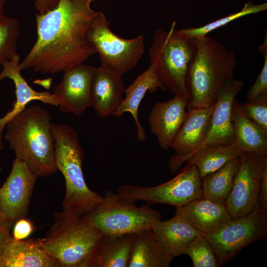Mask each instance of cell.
I'll list each match as a JSON object with an SVG mask.
<instances>
[{
    "mask_svg": "<svg viewBox=\"0 0 267 267\" xmlns=\"http://www.w3.org/2000/svg\"><path fill=\"white\" fill-rule=\"evenodd\" d=\"M176 24L174 21L169 31L158 29L154 31L149 48L150 64L166 89L188 97L186 76L197 48L193 39L175 29Z\"/></svg>",
    "mask_w": 267,
    "mask_h": 267,
    "instance_id": "6",
    "label": "cell"
},
{
    "mask_svg": "<svg viewBox=\"0 0 267 267\" xmlns=\"http://www.w3.org/2000/svg\"><path fill=\"white\" fill-rule=\"evenodd\" d=\"M136 234H103L97 242L87 267H127Z\"/></svg>",
    "mask_w": 267,
    "mask_h": 267,
    "instance_id": "23",
    "label": "cell"
},
{
    "mask_svg": "<svg viewBox=\"0 0 267 267\" xmlns=\"http://www.w3.org/2000/svg\"><path fill=\"white\" fill-rule=\"evenodd\" d=\"M189 97L175 94L172 99L156 102L149 114L151 133L165 150L170 147L186 116Z\"/></svg>",
    "mask_w": 267,
    "mask_h": 267,
    "instance_id": "16",
    "label": "cell"
},
{
    "mask_svg": "<svg viewBox=\"0 0 267 267\" xmlns=\"http://www.w3.org/2000/svg\"><path fill=\"white\" fill-rule=\"evenodd\" d=\"M151 229L164 250L173 259L185 254L195 237L205 235L175 215L169 220L158 222Z\"/></svg>",
    "mask_w": 267,
    "mask_h": 267,
    "instance_id": "22",
    "label": "cell"
},
{
    "mask_svg": "<svg viewBox=\"0 0 267 267\" xmlns=\"http://www.w3.org/2000/svg\"><path fill=\"white\" fill-rule=\"evenodd\" d=\"M193 39L197 50L185 79L187 110L214 106L225 81L234 78L237 65L234 52L212 37Z\"/></svg>",
    "mask_w": 267,
    "mask_h": 267,
    "instance_id": "3",
    "label": "cell"
},
{
    "mask_svg": "<svg viewBox=\"0 0 267 267\" xmlns=\"http://www.w3.org/2000/svg\"><path fill=\"white\" fill-rule=\"evenodd\" d=\"M160 88L166 90L159 79L154 67L150 65L143 73L139 74L134 82L124 90L125 97L112 116H122L125 112H130L133 116L136 126V137L141 142L144 141L146 135L144 129L138 119L139 106L146 92H153Z\"/></svg>",
    "mask_w": 267,
    "mask_h": 267,
    "instance_id": "20",
    "label": "cell"
},
{
    "mask_svg": "<svg viewBox=\"0 0 267 267\" xmlns=\"http://www.w3.org/2000/svg\"><path fill=\"white\" fill-rule=\"evenodd\" d=\"M258 205L262 211L267 213V156L264 160L261 172Z\"/></svg>",
    "mask_w": 267,
    "mask_h": 267,
    "instance_id": "34",
    "label": "cell"
},
{
    "mask_svg": "<svg viewBox=\"0 0 267 267\" xmlns=\"http://www.w3.org/2000/svg\"><path fill=\"white\" fill-rule=\"evenodd\" d=\"M12 237L16 240L26 239L34 230L33 222L25 218H21L13 224Z\"/></svg>",
    "mask_w": 267,
    "mask_h": 267,
    "instance_id": "33",
    "label": "cell"
},
{
    "mask_svg": "<svg viewBox=\"0 0 267 267\" xmlns=\"http://www.w3.org/2000/svg\"><path fill=\"white\" fill-rule=\"evenodd\" d=\"M5 220V216L3 213L0 211V226Z\"/></svg>",
    "mask_w": 267,
    "mask_h": 267,
    "instance_id": "38",
    "label": "cell"
},
{
    "mask_svg": "<svg viewBox=\"0 0 267 267\" xmlns=\"http://www.w3.org/2000/svg\"><path fill=\"white\" fill-rule=\"evenodd\" d=\"M38 178L24 162L15 158L9 175L0 187V211L14 223L25 218Z\"/></svg>",
    "mask_w": 267,
    "mask_h": 267,
    "instance_id": "12",
    "label": "cell"
},
{
    "mask_svg": "<svg viewBox=\"0 0 267 267\" xmlns=\"http://www.w3.org/2000/svg\"><path fill=\"white\" fill-rule=\"evenodd\" d=\"M122 75L108 65L101 63L94 68L90 83L91 106L102 118L116 111L125 90Z\"/></svg>",
    "mask_w": 267,
    "mask_h": 267,
    "instance_id": "17",
    "label": "cell"
},
{
    "mask_svg": "<svg viewBox=\"0 0 267 267\" xmlns=\"http://www.w3.org/2000/svg\"><path fill=\"white\" fill-rule=\"evenodd\" d=\"M60 0H35V7L38 14H44L54 8Z\"/></svg>",
    "mask_w": 267,
    "mask_h": 267,
    "instance_id": "36",
    "label": "cell"
},
{
    "mask_svg": "<svg viewBox=\"0 0 267 267\" xmlns=\"http://www.w3.org/2000/svg\"><path fill=\"white\" fill-rule=\"evenodd\" d=\"M176 209L175 216L205 235L216 231L233 219L224 204L204 198Z\"/></svg>",
    "mask_w": 267,
    "mask_h": 267,
    "instance_id": "19",
    "label": "cell"
},
{
    "mask_svg": "<svg viewBox=\"0 0 267 267\" xmlns=\"http://www.w3.org/2000/svg\"><path fill=\"white\" fill-rule=\"evenodd\" d=\"M267 235V213L262 211L258 204L250 213L232 219L205 237L222 266L243 248Z\"/></svg>",
    "mask_w": 267,
    "mask_h": 267,
    "instance_id": "10",
    "label": "cell"
},
{
    "mask_svg": "<svg viewBox=\"0 0 267 267\" xmlns=\"http://www.w3.org/2000/svg\"><path fill=\"white\" fill-rule=\"evenodd\" d=\"M95 0H60L44 14H36L37 40L21 62L20 70L55 74L82 64L96 53L87 32L99 11Z\"/></svg>",
    "mask_w": 267,
    "mask_h": 267,
    "instance_id": "1",
    "label": "cell"
},
{
    "mask_svg": "<svg viewBox=\"0 0 267 267\" xmlns=\"http://www.w3.org/2000/svg\"><path fill=\"white\" fill-rule=\"evenodd\" d=\"M240 152L235 143L206 145L197 150L186 162L196 167L203 179L239 157Z\"/></svg>",
    "mask_w": 267,
    "mask_h": 267,
    "instance_id": "26",
    "label": "cell"
},
{
    "mask_svg": "<svg viewBox=\"0 0 267 267\" xmlns=\"http://www.w3.org/2000/svg\"><path fill=\"white\" fill-rule=\"evenodd\" d=\"M267 156L253 152H240L239 167L225 203L233 219L248 214L258 204L261 172Z\"/></svg>",
    "mask_w": 267,
    "mask_h": 267,
    "instance_id": "11",
    "label": "cell"
},
{
    "mask_svg": "<svg viewBox=\"0 0 267 267\" xmlns=\"http://www.w3.org/2000/svg\"><path fill=\"white\" fill-rule=\"evenodd\" d=\"M173 259L164 250L152 229H149L135 234L128 267H168Z\"/></svg>",
    "mask_w": 267,
    "mask_h": 267,
    "instance_id": "24",
    "label": "cell"
},
{
    "mask_svg": "<svg viewBox=\"0 0 267 267\" xmlns=\"http://www.w3.org/2000/svg\"><path fill=\"white\" fill-rule=\"evenodd\" d=\"M240 163L239 156L206 176L202 181V198L225 205Z\"/></svg>",
    "mask_w": 267,
    "mask_h": 267,
    "instance_id": "27",
    "label": "cell"
},
{
    "mask_svg": "<svg viewBox=\"0 0 267 267\" xmlns=\"http://www.w3.org/2000/svg\"><path fill=\"white\" fill-rule=\"evenodd\" d=\"M258 51L263 54L264 63L262 69L254 84L247 92L248 100L255 98L267 91V32L266 30L265 39L263 44L259 46Z\"/></svg>",
    "mask_w": 267,
    "mask_h": 267,
    "instance_id": "32",
    "label": "cell"
},
{
    "mask_svg": "<svg viewBox=\"0 0 267 267\" xmlns=\"http://www.w3.org/2000/svg\"><path fill=\"white\" fill-rule=\"evenodd\" d=\"M267 9V3L255 4L251 1L246 2L239 11L197 28L178 30L180 33L190 39L203 37L209 33L222 27L232 21L248 15L258 13Z\"/></svg>",
    "mask_w": 267,
    "mask_h": 267,
    "instance_id": "28",
    "label": "cell"
},
{
    "mask_svg": "<svg viewBox=\"0 0 267 267\" xmlns=\"http://www.w3.org/2000/svg\"><path fill=\"white\" fill-rule=\"evenodd\" d=\"M51 127L56 169L65 179L62 207L87 215L97 207L104 198L89 189L86 182L82 170L85 154L76 131L66 124H52Z\"/></svg>",
    "mask_w": 267,
    "mask_h": 267,
    "instance_id": "5",
    "label": "cell"
},
{
    "mask_svg": "<svg viewBox=\"0 0 267 267\" xmlns=\"http://www.w3.org/2000/svg\"><path fill=\"white\" fill-rule=\"evenodd\" d=\"M19 33V22L17 18L5 15L0 18V65L18 53L17 41Z\"/></svg>",
    "mask_w": 267,
    "mask_h": 267,
    "instance_id": "29",
    "label": "cell"
},
{
    "mask_svg": "<svg viewBox=\"0 0 267 267\" xmlns=\"http://www.w3.org/2000/svg\"><path fill=\"white\" fill-rule=\"evenodd\" d=\"M13 225L12 222L5 220L0 226V259L5 244L11 236L10 230Z\"/></svg>",
    "mask_w": 267,
    "mask_h": 267,
    "instance_id": "35",
    "label": "cell"
},
{
    "mask_svg": "<svg viewBox=\"0 0 267 267\" xmlns=\"http://www.w3.org/2000/svg\"><path fill=\"white\" fill-rule=\"evenodd\" d=\"M202 179L196 167L187 164L176 177L165 183L150 187L121 185L116 194L129 201L142 200L149 205L180 207L202 198Z\"/></svg>",
    "mask_w": 267,
    "mask_h": 267,
    "instance_id": "9",
    "label": "cell"
},
{
    "mask_svg": "<svg viewBox=\"0 0 267 267\" xmlns=\"http://www.w3.org/2000/svg\"><path fill=\"white\" fill-rule=\"evenodd\" d=\"M214 106L187 110L184 120L171 145L175 153L168 165L173 173L177 171L201 147L205 138Z\"/></svg>",
    "mask_w": 267,
    "mask_h": 267,
    "instance_id": "13",
    "label": "cell"
},
{
    "mask_svg": "<svg viewBox=\"0 0 267 267\" xmlns=\"http://www.w3.org/2000/svg\"><path fill=\"white\" fill-rule=\"evenodd\" d=\"M20 59V56L17 53L11 60L4 61L1 65L3 69L0 73V82L3 79L11 80L15 86L16 98L13 103L12 109L3 117L0 118V150L3 148L2 136L7 123L14 115L26 108L29 102L32 100H39L44 103L56 106L60 103V99L54 94L48 91H36L28 85L21 74Z\"/></svg>",
    "mask_w": 267,
    "mask_h": 267,
    "instance_id": "18",
    "label": "cell"
},
{
    "mask_svg": "<svg viewBox=\"0 0 267 267\" xmlns=\"http://www.w3.org/2000/svg\"><path fill=\"white\" fill-rule=\"evenodd\" d=\"M102 203L86 215L103 234H136L151 229L161 220V213L147 204L136 207L134 202L120 198L109 191Z\"/></svg>",
    "mask_w": 267,
    "mask_h": 267,
    "instance_id": "7",
    "label": "cell"
},
{
    "mask_svg": "<svg viewBox=\"0 0 267 267\" xmlns=\"http://www.w3.org/2000/svg\"><path fill=\"white\" fill-rule=\"evenodd\" d=\"M87 38L101 63L122 75L136 67L144 51L143 36L131 39L119 37L112 32L110 22L102 12L92 19Z\"/></svg>",
    "mask_w": 267,
    "mask_h": 267,
    "instance_id": "8",
    "label": "cell"
},
{
    "mask_svg": "<svg viewBox=\"0 0 267 267\" xmlns=\"http://www.w3.org/2000/svg\"><path fill=\"white\" fill-rule=\"evenodd\" d=\"M94 68L82 63L63 72V79L53 93L60 100L58 106L61 112L79 116L91 106L90 83Z\"/></svg>",
    "mask_w": 267,
    "mask_h": 267,
    "instance_id": "14",
    "label": "cell"
},
{
    "mask_svg": "<svg viewBox=\"0 0 267 267\" xmlns=\"http://www.w3.org/2000/svg\"><path fill=\"white\" fill-rule=\"evenodd\" d=\"M244 85L243 82L234 78L225 81L217 96L205 138L201 147L234 143L232 107L235 97Z\"/></svg>",
    "mask_w": 267,
    "mask_h": 267,
    "instance_id": "15",
    "label": "cell"
},
{
    "mask_svg": "<svg viewBox=\"0 0 267 267\" xmlns=\"http://www.w3.org/2000/svg\"><path fill=\"white\" fill-rule=\"evenodd\" d=\"M0 267H54L38 239L16 240L12 235L0 259Z\"/></svg>",
    "mask_w": 267,
    "mask_h": 267,
    "instance_id": "21",
    "label": "cell"
},
{
    "mask_svg": "<svg viewBox=\"0 0 267 267\" xmlns=\"http://www.w3.org/2000/svg\"><path fill=\"white\" fill-rule=\"evenodd\" d=\"M51 125L50 114L33 105L14 115L5 127L4 138L15 158L25 162L38 178L57 171Z\"/></svg>",
    "mask_w": 267,
    "mask_h": 267,
    "instance_id": "2",
    "label": "cell"
},
{
    "mask_svg": "<svg viewBox=\"0 0 267 267\" xmlns=\"http://www.w3.org/2000/svg\"><path fill=\"white\" fill-rule=\"evenodd\" d=\"M7 0H0V18L4 16L3 13V8Z\"/></svg>",
    "mask_w": 267,
    "mask_h": 267,
    "instance_id": "37",
    "label": "cell"
},
{
    "mask_svg": "<svg viewBox=\"0 0 267 267\" xmlns=\"http://www.w3.org/2000/svg\"><path fill=\"white\" fill-rule=\"evenodd\" d=\"M234 143L241 152L267 155V133L249 120L234 100L232 107Z\"/></svg>",
    "mask_w": 267,
    "mask_h": 267,
    "instance_id": "25",
    "label": "cell"
},
{
    "mask_svg": "<svg viewBox=\"0 0 267 267\" xmlns=\"http://www.w3.org/2000/svg\"><path fill=\"white\" fill-rule=\"evenodd\" d=\"M239 105L245 115L267 133V91Z\"/></svg>",
    "mask_w": 267,
    "mask_h": 267,
    "instance_id": "31",
    "label": "cell"
},
{
    "mask_svg": "<svg viewBox=\"0 0 267 267\" xmlns=\"http://www.w3.org/2000/svg\"><path fill=\"white\" fill-rule=\"evenodd\" d=\"M103 234L86 215L63 209L54 214L45 236L38 240L54 267H87Z\"/></svg>",
    "mask_w": 267,
    "mask_h": 267,
    "instance_id": "4",
    "label": "cell"
},
{
    "mask_svg": "<svg viewBox=\"0 0 267 267\" xmlns=\"http://www.w3.org/2000/svg\"><path fill=\"white\" fill-rule=\"evenodd\" d=\"M205 235H200L193 239L185 254L190 257L194 267H220L216 255Z\"/></svg>",
    "mask_w": 267,
    "mask_h": 267,
    "instance_id": "30",
    "label": "cell"
}]
</instances>
